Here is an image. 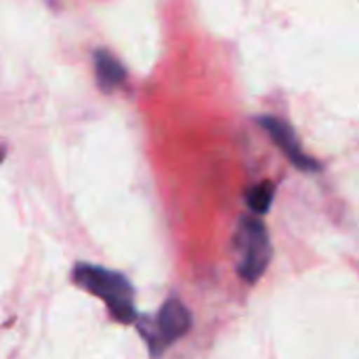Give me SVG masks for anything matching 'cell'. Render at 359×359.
Listing matches in <instances>:
<instances>
[{"instance_id": "cell-1", "label": "cell", "mask_w": 359, "mask_h": 359, "mask_svg": "<svg viewBox=\"0 0 359 359\" xmlns=\"http://www.w3.org/2000/svg\"><path fill=\"white\" fill-rule=\"evenodd\" d=\"M72 282L84 292L97 297L118 324H135L139 320L135 286L124 273L90 263H76L72 269Z\"/></svg>"}, {"instance_id": "cell-2", "label": "cell", "mask_w": 359, "mask_h": 359, "mask_svg": "<svg viewBox=\"0 0 359 359\" xmlns=\"http://www.w3.org/2000/svg\"><path fill=\"white\" fill-rule=\"evenodd\" d=\"M233 250L238 276L246 284H257L267 271L273 257L269 231L261 217L244 215L238 219V227L233 233Z\"/></svg>"}, {"instance_id": "cell-3", "label": "cell", "mask_w": 359, "mask_h": 359, "mask_svg": "<svg viewBox=\"0 0 359 359\" xmlns=\"http://www.w3.org/2000/svg\"><path fill=\"white\" fill-rule=\"evenodd\" d=\"M194 318L187 305L179 297H170L158 311L154 326L149 328L147 324L139 322V334L147 341L151 358H160L166 347L183 339L191 330Z\"/></svg>"}, {"instance_id": "cell-4", "label": "cell", "mask_w": 359, "mask_h": 359, "mask_svg": "<svg viewBox=\"0 0 359 359\" xmlns=\"http://www.w3.org/2000/svg\"><path fill=\"white\" fill-rule=\"evenodd\" d=\"M257 122L267 130V135L271 137V141L284 151V156L299 170H303V172H318V170H322V164L316 158H311V156H307L303 151V147H301V143H299L292 126L286 120H282L278 116H261Z\"/></svg>"}, {"instance_id": "cell-5", "label": "cell", "mask_w": 359, "mask_h": 359, "mask_svg": "<svg viewBox=\"0 0 359 359\" xmlns=\"http://www.w3.org/2000/svg\"><path fill=\"white\" fill-rule=\"evenodd\" d=\"M95 74H97V82L103 90H114L126 78V69L120 63V59L114 57L105 48H99L95 53Z\"/></svg>"}, {"instance_id": "cell-6", "label": "cell", "mask_w": 359, "mask_h": 359, "mask_svg": "<svg viewBox=\"0 0 359 359\" xmlns=\"http://www.w3.org/2000/svg\"><path fill=\"white\" fill-rule=\"evenodd\" d=\"M273 196H276V185L271 181H261L259 185L250 187V191L246 194V204L252 215L261 217L271 208Z\"/></svg>"}]
</instances>
